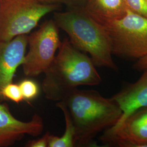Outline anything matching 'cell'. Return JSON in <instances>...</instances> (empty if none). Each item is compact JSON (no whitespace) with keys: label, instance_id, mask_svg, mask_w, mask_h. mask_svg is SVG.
I'll use <instances>...</instances> for the list:
<instances>
[{"label":"cell","instance_id":"cell-1","mask_svg":"<svg viewBox=\"0 0 147 147\" xmlns=\"http://www.w3.org/2000/svg\"><path fill=\"white\" fill-rule=\"evenodd\" d=\"M75 130V146L94 144L100 132L114 126L123 112L112 97L105 98L94 90H71L63 100Z\"/></svg>","mask_w":147,"mask_h":147},{"label":"cell","instance_id":"cell-2","mask_svg":"<svg viewBox=\"0 0 147 147\" xmlns=\"http://www.w3.org/2000/svg\"><path fill=\"white\" fill-rule=\"evenodd\" d=\"M44 74L42 92L47 99L57 102L80 86H96L102 81L90 57L67 39Z\"/></svg>","mask_w":147,"mask_h":147},{"label":"cell","instance_id":"cell-3","mask_svg":"<svg viewBox=\"0 0 147 147\" xmlns=\"http://www.w3.org/2000/svg\"><path fill=\"white\" fill-rule=\"evenodd\" d=\"M53 19L58 28L68 35L74 47L90 55L95 66L118 70L106 32L83 7L64 11H55Z\"/></svg>","mask_w":147,"mask_h":147},{"label":"cell","instance_id":"cell-4","mask_svg":"<svg viewBox=\"0 0 147 147\" xmlns=\"http://www.w3.org/2000/svg\"><path fill=\"white\" fill-rule=\"evenodd\" d=\"M99 24L109 37L112 54L137 59L147 56V18L127 9L121 19Z\"/></svg>","mask_w":147,"mask_h":147},{"label":"cell","instance_id":"cell-5","mask_svg":"<svg viewBox=\"0 0 147 147\" xmlns=\"http://www.w3.org/2000/svg\"><path fill=\"white\" fill-rule=\"evenodd\" d=\"M61 8L38 0H0V41L28 34L44 16Z\"/></svg>","mask_w":147,"mask_h":147},{"label":"cell","instance_id":"cell-6","mask_svg":"<svg viewBox=\"0 0 147 147\" xmlns=\"http://www.w3.org/2000/svg\"><path fill=\"white\" fill-rule=\"evenodd\" d=\"M61 43L58 27L53 19L44 21L37 31L28 35V51L21 65L24 74L34 77L44 73L53 62Z\"/></svg>","mask_w":147,"mask_h":147},{"label":"cell","instance_id":"cell-7","mask_svg":"<svg viewBox=\"0 0 147 147\" xmlns=\"http://www.w3.org/2000/svg\"><path fill=\"white\" fill-rule=\"evenodd\" d=\"M99 140L106 146L147 147V106L132 113L116 128L106 129Z\"/></svg>","mask_w":147,"mask_h":147},{"label":"cell","instance_id":"cell-8","mask_svg":"<svg viewBox=\"0 0 147 147\" xmlns=\"http://www.w3.org/2000/svg\"><path fill=\"white\" fill-rule=\"evenodd\" d=\"M43 129V120L39 115H33L31 121H22L13 116L8 105L0 102V147L11 146L27 135L38 136Z\"/></svg>","mask_w":147,"mask_h":147},{"label":"cell","instance_id":"cell-9","mask_svg":"<svg viewBox=\"0 0 147 147\" xmlns=\"http://www.w3.org/2000/svg\"><path fill=\"white\" fill-rule=\"evenodd\" d=\"M28 34L20 35L9 41H0V102L5 100L1 92L13 82L17 69L22 65L26 53Z\"/></svg>","mask_w":147,"mask_h":147},{"label":"cell","instance_id":"cell-10","mask_svg":"<svg viewBox=\"0 0 147 147\" xmlns=\"http://www.w3.org/2000/svg\"><path fill=\"white\" fill-rule=\"evenodd\" d=\"M121 107L123 114L112 127L120 125L127 117L135 111L147 106V69L140 78L132 84H127L112 96Z\"/></svg>","mask_w":147,"mask_h":147},{"label":"cell","instance_id":"cell-11","mask_svg":"<svg viewBox=\"0 0 147 147\" xmlns=\"http://www.w3.org/2000/svg\"><path fill=\"white\" fill-rule=\"evenodd\" d=\"M83 8L99 24L121 19L128 9L125 0H88Z\"/></svg>","mask_w":147,"mask_h":147},{"label":"cell","instance_id":"cell-12","mask_svg":"<svg viewBox=\"0 0 147 147\" xmlns=\"http://www.w3.org/2000/svg\"><path fill=\"white\" fill-rule=\"evenodd\" d=\"M56 106L63 112L65 123V129L61 137L50 134L48 147H75V130L68 111L60 101L57 102Z\"/></svg>","mask_w":147,"mask_h":147},{"label":"cell","instance_id":"cell-13","mask_svg":"<svg viewBox=\"0 0 147 147\" xmlns=\"http://www.w3.org/2000/svg\"><path fill=\"white\" fill-rule=\"evenodd\" d=\"M24 100L30 102L36 99L40 92L37 82L31 79H24L19 84Z\"/></svg>","mask_w":147,"mask_h":147},{"label":"cell","instance_id":"cell-14","mask_svg":"<svg viewBox=\"0 0 147 147\" xmlns=\"http://www.w3.org/2000/svg\"><path fill=\"white\" fill-rule=\"evenodd\" d=\"M1 94L5 100L9 99L16 103H19L24 101L19 84L11 82L7 84L1 90Z\"/></svg>","mask_w":147,"mask_h":147},{"label":"cell","instance_id":"cell-15","mask_svg":"<svg viewBox=\"0 0 147 147\" xmlns=\"http://www.w3.org/2000/svg\"><path fill=\"white\" fill-rule=\"evenodd\" d=\"M128 9L147 19V0H125Z\"/></svg>","mask_w":147,"mask_h":147},{"label":"cell","instance_id":"cell-16","mask_svg":"<svg viewBox=\"0 0 147 147\" xmlns=\"http://www.w3.org/2000/svg\"><path fill=\"white\" fill-rule=\"evenodd\" d=\"M40 2L48 5H66L68 9L82 8L88 0H38Z\"/></svg>","mask_w":147,"mask_h":147},{"label":"cell","instance_id":"cell-17","mask_svg":"<svg viewBox=\"0 0 147 147\" xmlns=\"http://www.w3.org/2000/svg\"><path fill=\"white\" fill-rule=\"evenodd\" d=\"M50 133L47 132L42 137L28 141L25 144V147H48Z\"/></svg>","mask_w":147,"mask_h":147},{"label":"cell","instance_id":"cell-18","mask_svg":"<svg viewBox=\"0 0 147 147\" xmlns=\"http://www.w3.org/2000/svg\"><path fill=\"white\" fill-rule=\"evenodd\" d=\"M133 67L138 71H144L147 69V55L137 59Z\"/></svg>","mask_w":147,"mask_h":147}]
</instances>
